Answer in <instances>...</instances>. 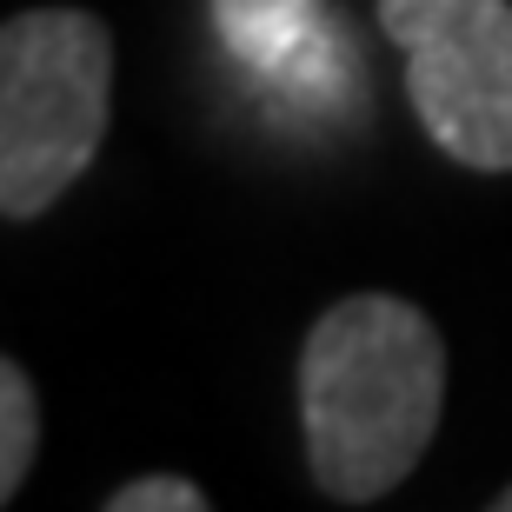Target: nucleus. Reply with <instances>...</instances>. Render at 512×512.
I'll use <instances>...</instances> for the list:
<instances>
[{"label":"nucleus","mask_w":512,"mask_h":512,"mask_svg":"<svg viewBox=\"0 0 512 512\" xmlns=\"http://www.w3.org/2000/svg\"><path fill=\"white\" fill-rule=\"evenodd\" d=\"M446 406V340L399 293L326 306L300 346V426L313 486L373 506L413 473Z\"/></svg>","instance_id":"obj_1"},{"label":"nucleus","mask_w":512,"mask_h":512,"mask_svg":"<svg viewBox=\"0 0 512 512\" xmlns=\"http://www.w3.org/2000/svg\"><path fill=\"white\" fill-rule=\"evenodd\" d=\"M114 34L87 7L0 20V220H40L107 140Z\"/></svg>","instance_id":"obj_2"},{"label":"nucleus","mask_w":512,"mask_h":512,"mask_svg":"<svg viewBox=\"0 0 512 512\" xmlns=\"http://www.w3.org/2000/svg\"><path fill=\"white\" fill-rule=\"evenodd\" d=\"M380 34L406 54V100L433 147L512 173V0H380Z\"/></svg>","instance_id":"obj_3"},{"label":"nucleus","mask_w":512,"mask_h":512,"mask_svg":"<svg viewBox=\"0 0 512 512\" xmlns=\"http://www.w3.org/2000/svg\"><path fill=\"white\" fill-rule=\"evenodd\" d=\"M213 7V27L240 60L253 67H273L300 47L313 27H320V7L326 0H207Z\"/></svg>","instance_id":"obj_4"},{"label":"nucleus","mask_w":512,"mask_h":512,"mask_svg":"<svg viewBox=\"0 0 512 512\" xmlns=\"http://www.w3.org/2000/svg\"><path fill=\"white\" fill-rule=\"evenodd\" d=\"M34 453H40V393L20 373V360L0 353V506L27 486Z\"/></svg>","instance_id":"obj_5"},{"label":"nucleus","mask_w":512,"mask_h":512,"mask_svg":"<svg viewBox=\"0 0 512 512\" xmlns=\"http://www.w3.org/2000/svg\"><path fill=\"white\" fill-rule=\"evenodd\" d=\"M107 512H207V486H193L180 473H147L107 493Z\"/></svg>","instance_id":"obj_6"},{"label":"nucleus","mask_w":512,"mask_h":512,"mask_svg":"<svg viewBox=\"0 0 512 512\" xmlns=\"http://www.w3.org/2000/svg\"><path fill=\"white\" fill-rule=\"evenodd\" d=\"M493 512H512V486H506V493H493Z\"/></svg>","instance_id":"obj_7"}]
</instances>
